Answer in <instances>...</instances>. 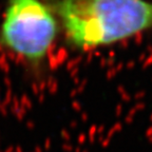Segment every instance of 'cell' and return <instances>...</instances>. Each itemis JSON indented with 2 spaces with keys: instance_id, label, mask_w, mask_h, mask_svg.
I'll return each instance as SVG.
<instances>
[{
  "instance_id": "6da1fadb",
  "label": "cell",
  "mask_w": 152,
  "mask_h": 152,
  "mask_svg": "<svg viewBox=\"0 0 152 152\" xmlns=\"http://www.w3.org/2000/svg\"><path fill=\"white\" fill-rule=\"evenodd\" d=\"M66 42L88 50L111 45L152 28L147 0H48Z\"/></svg>"
},
{
  "instance_id": "7a4b0ae2",
  "label": "cell",
  "mask_w": 152,
  "mask_h": 152,
  "mask_svg": "<svg viewBox=\"0 0 152 152\" xmlns=\"http://www.w3.org/2000/svg\"><path fill=\"white\" fill-rule=\"evenodd\" d=\"M59 22L42 0H7L0 23V47L34 71L45 64L55 43Z\"/></svg>"
}]
</instances>
